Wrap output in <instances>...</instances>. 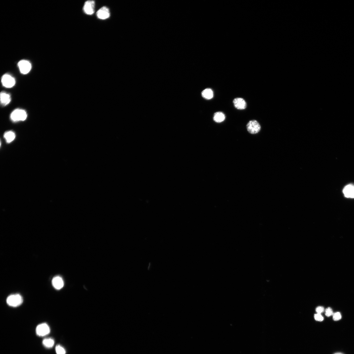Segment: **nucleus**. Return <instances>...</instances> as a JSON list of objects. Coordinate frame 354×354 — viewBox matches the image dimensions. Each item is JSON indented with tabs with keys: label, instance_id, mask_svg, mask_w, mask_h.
I'll return each instance as SVG.
<instances>
[{
	"label": "nucleus",
	"instance_id": "f257e3e1",
	"mask_svg": "<svg viewBox=\"0 0 354 354\" xmlns=\"http://www.w3.org/2000/svg\"><path fill=\"white\" fill-rule=\"evenodd\" d=\"M23 299L22 296L18 294H12L9 296L6 300L8 305L12 307H17L21 305Z\"/></svg>",
	"mask_w": 354,
	"mask_h": 354
},
{
	"label": "nucleus",
	"instance_id": "f03ea898",
	"mask_svg": "<svg viewBox=\"0 0 354 354\" xmlns=\"http://www.w3.org/2000/svg\"><path fill=\"white\" fill-rule=\"evenodd\" d=\"M27 115L26 111L21 109H17L12 112L11 119L14 122L24 121L26 120Z\"/></svg>",
	"mask_w": 354,
	"mask_h": 354
},
{
	"label": "nucleus",
	"instance_id": "7ed1b4c3",
	"mask_svg": "<svg viewBox=\"0 0 354 354\" xmlns=\"http://www.w3.org/2000/svg\"><path fill=\"white\" fill-rule=\"evenodd\" d=\"M246 128L250 133L255 134L258 133L261 129V126L256 120H251L246 125Z\"/></svg>",
	"mask_w": 354,
	"mask_h": 354
},
{
	"label": "nucleus",
	"instance_id": "20e7f679",
	"mask_svg": "<svg viewBox=\"0 0 354 354\" xmlns=\"http://www.w3.org/2000/svg\"><path fill=\"white\" fill-rule=\"evenodd\" d=\"M50 332V328L46 323H43L38 325L36 328V333L38 336L44 337L49 334Z\"/></svg>",
	"mask_w": 354,
	"mask_h": 354
},
{
	"label": "nucleus",
	"instance_id": "39448f33",
	"mask_svg": "<svg viewBox=\"0 0 354 354\" xmlns=\"http://www.w3.org/2000/svg\"><path fill=\"white\" fill-rule=\"evenodd\" d=\"M2 83L4 87L7 88L13 87L16 84L15 79L8 74L3 76L2 79Z\"/></svg>",
	"mask_w": 354,
	"mask_h": 354
},
{
	"label": "nucleus",
	"instance_id": "423d86ee",
	"mask_svg": "<svg viewBox=\"0 0 354 354\" xmlns=\"http://www.w3.org/2000/svg\"><path fill=\"white\" fill-rule=\"evenodd\" d=\"M18 66L21 72L23 74H28L30 71L31 66L28 61L22 60L18 63Z\"/></svg>",
	"mask_w": 354,
	"mask_h": 354
},
{
	"label": "nucleus",
	"instance_id": "0eeeda50",
	"mask_svg": "<svg viewBox=\"0 0 354 354\" xmlns=\"http://www.w3.org/2000/svg\"><path fill=\"white\" fill-rule=\"evenodd\" d=\"M95 2L93 1H86L84 4V10L88 15H92L94 12Z\"/></svg>",
	"mask_w": 354,
	"mask_h": 354
},
{
	"label": "nucleus",
	"instance_id": "6e6552de",
	"mask_svg": "<svg viewBox=\"0 0 354 354\" xmlns=\"http://www.w3.org/2000/svg\"><path fill=\"white\" fill-rule=\"evenodd\" d=\"M97 15L100 19H106L109 18L110 16L109 9L105 6H104L98 11L97 12Z\"/></svg>",
	"mask_w": 354,
	"mask_h": 354
},
{
	"label": "nucleus",
	"instance_id": "1a4fd4ad",
	"mask_svg": "<svg viewBox=\"0 0 354 354\" xmlns=\"http://www.w3.org/2000/svg\"><path fill=\"white\" fill-rule=\"evenodd\" d=\"M233 103L235 108L238 110H244L246 107V101L242 98H237L234 99Z\"/></svg>",
	"mask_w": 354,
	"mask_h": 354
},
{
	"label": "nucleus",
	"instance_id": "9d476101",
	"mask_svg": "<svg viewBox=\"0 0 354 354\" xmlns=\"http://www.w3.org/2000/svg\"><path fill=\"white\" fill-rule=\"evenodd\" d=\"M52 284L54 288L58 290L62 289L64 285V280L59 276H57L53 278L52 280Z\"/></svg>",
	"mask_w": 354,
	"mask_h": 354
},
{
	"label": "nucleus",
	"instance_id": "9b49d317",
	"mask_svg": "<svg viewBox=\"0 0 354 354\" xmlns=\"http://www.w3.org/2000/svg\"><path fill=\"white\" fill-rule=\"evenodd\" d=\"M343 192L346 198H354V185H347L344 188Z\"/></svg>",
	"mask_w": 354,
	"mask_h": 354
},
{
	"label": "nucleus",
	"instance_id": "f8f14e48",
	"mask_svg": "<svg viewBox=\"0 0 354 354\" xmlns=\"http://www.w3.org/2000/svg\"><path fill=\"white\" fill-rule=\"evenodd\" d=\"M11 101L10 95L6 93L2 92L1 93V102L3 106L8 104Z\"/></svg>",
	"mask_w": 354,
	"mask_h": 354
},
{
	"label": "nucleus",
	"instance_id": "ddd939ff",
	"mask_svg": "<svg viewBox=\"0 0 354 354\" xmlns=\"http://www.w3.org/2000/svg\"><path fill=\"white\" fill-rule=\"evenodd\" d=\"M225 119V116L223 112H218L214 113L213 119L215 122L218 123H221L224 121Z\"/></svg>",
	"mask_w": 354,
	"mask_h": 354
},
{
	"label": "nucleus",
	"instance_id": "4468645a",
	"mask_svg": "<svg viewBox=\"0 0 354 354\" xmlns=\"http://www.w3.org/2000/svg\"><path fill=\"white\" fill-rule=\"evenodd\" d=\"M4 137L5 139L6 142L8 143H10L15 140L16 135L13 132L9 131L5 133Z\"/></svg>",
	"mask_w": 354,
	"mask_h": 354
},
{
	"label": "nucleus",
	"instance_id": "2eb2a0df",
	"mask_svg": "<svg viewBox=\"0 0 354 354\" xmlns=\"http://www.w3.org/2000/svg\"><path fill=\"white\" fill-rule=\"evenodd\" d=\"M202 96L207 100L212 99L213 97V93L210 88H207L202 92Z\"/></svg>",
	"mask_w": 354,
	"mask_h": 354
},
{
	"label": "nucleus",
	"instance_id": "dca6fc26",
	"mask_svg": "<svg viewBox=\"0 0 354 354\" xmlns=\"http://www.w3.org/2000/svg\"><path fill=\"white\" fill-rule=\"evenodd\" d=\"M43 346L47 348H51L54 346L55 341L51 338H47L43 339L42 341Z\"/></svg>",
	"mask_w": 354,
	"mask_h": 354
},
{
	"label": "nucleus",
	"instance_id": "f3484780",
	"mask_svg": "<svg viewBox=\"0 0 354 354\" xmlns=\"http://www.w3.org/2000/svg\"><path fill=\"white\" fill-rule=\"evenodd\" d=\"M55 351L57 354H65V349L60 345H56L55 347Z\"/></svg>",
	"mask_w": 354,
	"mask_h": 354
},
{
	"label": "nucleus",
	"instance_id": "a211bd4d",
	"mask_svg": "<svg viewBox=\"0 0 354 354\" xmlns=\"http://www.w3.org/2000/svg\"><path fill=\"white\" fill-rule=\"evenodd\" d=\"M333 312L332 309L330 307L326 309L325 310V315L327 317H330L333 315Z\"/></svg>",
	"mask_w": 354,
	"mask_h": 354
},
{
	"label": "nucleus",
	"instance_id": "6ab92c4d",
	"mask_svg": "<svg viewBox=\"0 0 354 354\" xmlns=\"http://www.w3.org/2000/svg\"><path fill=\"white\" fill-rule=\"evenodd\" d=\"M333 318L334 321H338L341 318V315L339 312H337L333 314Z\"/></svg>",
	"mask_w": 354,
	"mask_h": 354
},
{
	"label": "nucleus",
	"instance_id": "aec40b11",
	"mask_svg": "<svg viewBox=\"0 0 354 354\" xmlns=\"http://www.w3.org/2000/svg\"><path fill=\"white\" fill-rule=\"evenodd\" d=\"M314 318L316 320L320 322L323 321L324 319L323 316L321 314L318 313L315 314Z\"/></svg>",
	"mask_w": 354,
	"mask_h": 354
},
{
	"label": "nucleus",
	"instance_id": "412c9836",
	"mask_svg": "<svg viewBox=\"0 0 354 354\" xmlns=\"http://www.w3.org/2000/svg\"><path fill=\"white\" fill-rule=\"evenodd\" d=\"M324 311V309L322 307H318L316 309V311L318 313L321 314Z\"/></svg>",
	"mask_w": 354,
	"mask_h": 354
},
{
	"label": "nucleus",
	"instance_id": "4be33fe9",
	"mask_svg": "<svg viewBox=\"0 0 354 354\" xmlns=\"http://www.w3.org/2000/svg\"><path fill=\"white\" fill-rule=\"evenodd\" d=\"M340 354V353H337V354Z\"/></svg>",
	"mask_w": 354,
	"mask_h": 354
}]
</instances>
